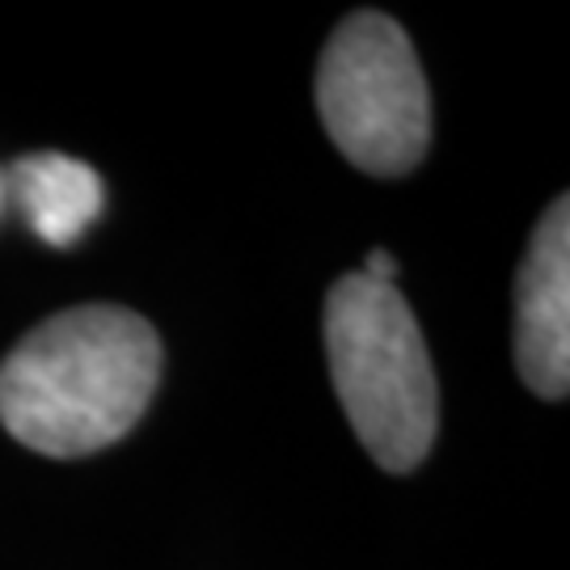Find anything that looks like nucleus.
<instances>
[{
  "instance_id": "obj_4",
  "label": "nucleus",
  "mask_w": 570,
  "mask_h": 570,
  "mask_svg": "<svg viewBox=\"0 0 570 570\" xmlns=\"http://www.w3.org/2000/svg\"><path fill=\"white\" fill-rule=\"evenodd\" d=\"M515 367L524 385L562 402L570 385V199H553L515 275Z\"/></svg>"
},
{
  "instance_id": "obj_2",
  "label": "nucleus",
  "mask_w": 570,
  "mask_h": 570,
  "mask_svg": "<svg viewBox=\"0 0 570 570\" xmlns=\"http://www.w3.org/2000/svg\"><path fill=\"white\" fill-rule=\"evenodd\" d=\"M326 355L351 428L389 473L423 465L440 428L428 346L402 292L343 275L326 296Z\"/></svg>"
},
{
  "instance_id": "obj_6",
  "label": "nucleus",
  "mask_w": 570,
  "mask_h": 570,
  "mask_svg": "<svg viewBox=\"0 0 570 570\" xmlns=\"http://www.w3.org/2000/svg\"><path fill=\"white\" fill-rule=\"evenodd\" d=\"M360 275H367V279H376V284H393V275H397V263L389 258V249H372Z\"/></svg>"
},
{
  "instance_id": "obj_5",
  "label": "nucleus",
  "mask_w": 570,
  "mask_h": 570,
  "mask_svg": "<svg viewBox=\"0 0 570 570\" xmlns=\"http://www.w3.org/2000/svg\"><path fill=\"white\" fill-rule=\"evenodd\" d=\"M4 199H13L21 220L56 249L77 245L102 216L106 186L94 165L63 153H30L13 161L4 178Z\"/></svg>"
},
{
  "instance_id": "obj_3",
  "label": "nucleus",
  "mask_w": 570,
  "mask_h": 570,
  "mask_svg": "<svg viewBox=\"0 0 570 570\" xmlns=\"http://www.w3.org/2000/svg\"><path fill=\"white\" fill-rule=\"evenodd\" d=\"M330 140L367 174H410L431 140V102L406 30L385 13H351L317 63Z\"/></svg>"
},
{
  "instance_id": "obj_1",
  "label": "nucleus",
  "mask_w": 570,
  "mask_h": 570,
  "mask_svg": "<svg viewBox=\"0 0 570 570\" xmlns=\"http://www.w3.org/2000/svg\"><path fill=\"white\" fill-rule=\"evenodd\" d=\"M161 376L140 313L81 305L47 317L0 364V423L42 456H89L140 423Z\"/></svg>"
},
{
  "instance_id": "obj_7",
  "label": "nucleus",
  "mask_w": 570,
  "mask_h": 570,
  "mask_svg": "<svg viewBox=\"0 0 570 570\" xmlns=\"http://www.w3.org/2000/svg\"><path fill=\"white\" fill-rule=\"evenodd\" d=\"M0 207H4V178H0Z\"/></svg>"
}]
</instances>
